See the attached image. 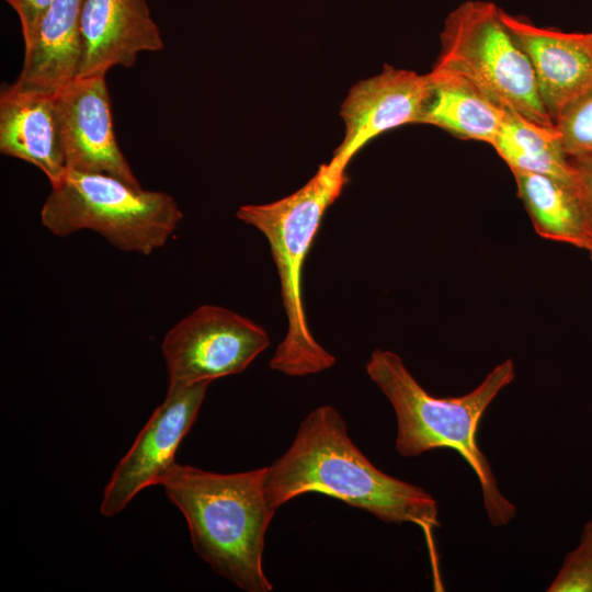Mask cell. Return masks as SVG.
<instances>
[{
    "label": "cell",
    "instance_id": "obj_1",
    "mask_svg": "<svg viewBox=\"0 0 592 592\" xmlns=\"http://www.w3.org/2000/svg\"><path fill=\"white\" fill-rule=\"evenodd\" d=\"M263 488L277 511L305 493H322L387 523L440 526L436 500L424 489L379 470L352 442L335 408L318 407L300 423L288 449L264 467Z\"/></svg>",
    "mask_w": 592,
    "mask_h": 592
},
{
    "label": "cell",
    "instance_id": "obj_2",
    "mask_svg": "<svg viewBox=\"0 0 592 592\" xmlns=\"http://www.w3.org/2000/svg\"><path fill=\"white\" fill-rule=\"evenodd\" d=\"M365 369L389 400L397 419L396 449L403 457L437 448L456 451L476 475L492 526L509 524L516 509L500 491L491 466L476 441L478 424L499 392L515 377L511 358L498 364L471 391L439 398L429 394L392 351L375 349Z\"/></svg>",
    "mask_w": 592,
    "mask_h": 592
},
{
    "label": "cell",
    "instance_id": "obj_3",
    "mask_svg": "<svg viewBox=\"0 0 592 592\" xmlns=\"http://www.w3.org/2000/svg\"><path fill=\"white\" fill-rule=\"evenodd\" d=\"M264 467L218 474L174 463L160 479L181 511L195 553L213 571L247 592H269L262 559L275 514L263 488Z\"/></svg>",
    "mask_w": 592,
    "mask_h": 592
},
{
    "label": "cell",
    "instance_id": "obj_4",
    "mask_svg": "<svg viewBox=\"0 0 592 592\" xmlns=\"http://www.w3.org/2000/svg\"><path fill=\"white\" fill-rule=\"evenodd\" d=\"M348 166L332 157L294 193L266 204L242 205L236 213L238 219L265 237L271 249L287 329L269 365L287 376L317 374L335 363V356L317 342L308 327L301 278L323 215L348 183Z\"/></svg>",
    "mask_w": 592,
    "mask_h": 592
},
{
    "label": "cell",
    "instance_id": "obj_5",
    "mask_svg": "<svg viewBox=\"0 0 592 592\" xmlns=\"http://www.w3.org/2000/svg\"><path fill=\"white\" fill-rule=\"evenodd\" d=\"M50 187L39 217L57 237L92 230L122 251L148 255L166 244L183 218L168 193L105 173L67 169Z\"/></svg>",
    "mask_w": 592,
    "mask_h": 592
},
{
    "label": "cell",
    "instance_id": "obj_6",
    "mask_svg": "<svg viewBox=\"0 0 592 592\" xmlns=\"http://www.w3.org/2000/svg\"><path fill=\"white\" fill-rule=\"evenodd\" d=\"M433 69L456 72L494 102L543 127L554 128L528 57L491 1L466 0L446 16Z\"/></svg>",
    "mask_w": 592,
    "mask_h": 592
},
{
    "label": "cell",
    "instance_id": "obj_7",
    "mask_svg": "<svg viewBox=\"0 0 592 592\" xmlns=\"http://www.w3.org/2000/svg\"><path fill=\"white\" fill-rule=\"evenodd\" d=\"M270 345L266 330L217 305H203L175 323L161 344L168 388L236 375Z\"/></svg>",
    "mask_w": 592,
    "mask_h": 592
},
{
    "label": "cell",
    "instance_id": "obj_8",
    "mask_svg": "<svg viewBox=\"0 0 592 592\" xmlns=\"http://www.w3.org/2000/svg\"><path fill=\"white\" fill-rule=\"evenodd\" d=\"M212 382L168 388L104 488L100 513L116 515L145 488L159 485L175 463L174 455L194 423Z\"/></svg>",
    "mask_w": 592,
    "mask_h": 592
},
{
    "label": "cell",
    "instance_id": "obj_9",
    "mask_svg": "<svg viewBox=\"0 0 592 592\" xmlns=\"http://www.w3.org/2000/svg\"><path fill=\"white\" fill-rule=\"evenodd\" d=\"M66 167L140 187L113 128L105 76L80 77L55 93Z\"/></svg>",
    "mask_w": 592,
    "mask_h": 592
},
{
    "label": "cell",
    "instance_id": "obj_10",
    "mask_svg": "<svg viewBox=\"0 0 592 592\" xmlns=\"http://www.w3.org/2000/svg\"><path fill=\"white\" fill-rule=\"evenodd\" d=\"M430 93L428 75L385 65L354 84L341 105L345 133L333 157L345 163L369 140L402 125L419 124Z\"/></svg>",
    "mask_w": 592,
    "mask_h": 592
},
{
    "label": "cell",
    "instance_id": "obj_11",
    "mask_svg": "<svg viewBox=\"0 0 592 592\" xmlns=\"http://www.w3.org/2000/svg\"><path fill=\"white\" fill-rule=\"evenodd\" d=\"M83 57L80 77L130 68L143 52L164 47L146 0H83L80 12Z\"/></svg>",
    "mask_w": 592,
    "mask_h": 592
},
{
    "label": "cell",
    "instance_id": "obj_12",
    "mask_svg": "<svg viewBox=\"0 0 592 592\" xmlns=\"http://www.w3.org/2000/svg\"><path fill=\"white\" fill-rule=\"evenodd\" d=\"M501 19L528 57L540 99L555 124L569 102L592 88V53L584 33L542 27L502 9Z\"/></svg>",
    "mask_w": 592,
    "mask_h": 592
},
{
    "label": "cell",
    "instance_id": "obj_13",
    "mask_svg": "<svg viewBox=\"0 0 592 592\" xmlns=\"http://www.w3.org/2000/svg\"><path fill=\"white\" fill-rule=\"evenodd\" d=\"M0 151L35 166L50 184L62 177L67 167L55 94L12 84L1 90Z\"/></svg>",
    "mask_w": 592,
    "mask_h": 592
},
{
    "label": "cell",
    "instance_id": "obj_14",
    "mask_svg": "<svg viewBox=\"0 0 592 592\" xmlns=\"http://www.w3.org/2000/svg\"><path fill=\"white\" fill-rule=\"evenodd\" d=\"M83 0H56L24 44L21 71L12 86L22 91L55 94L80 76Z\"/></svg>",
    "mask_w": 592,
    "mask_h": 592
},
{
    "label": "cell",
    "instance_id": "obj_15",
    "mask_svg": "<svg viewBox=\"0 0 592 592\" xmlns=\"http://www.w3.org/2000/svg\"><path fill=\"white\" fill-rule=\"evenodd\" d=\"M426 75L430 93L419 124L433 125L455 137L491 146L505 109L456 72L432 68Z\"/></svg>",
    "mask_w": 592,
    "mask_h": 592
},
{
    "label": "cell",
    "instance_id": "obj_16",
    "mask_svg": "<svg viewBox=\"0 0 592 592\" xmlns=\"http://www.w3.org/2000/svg\"><path fill=\"white\" fill-rule=\"evenodd\" d=\"M511 172L535 231L545 239L588 250L592 229L576 186L545 174Z\"/></svg>",
    "mask_w": 592,
    "mask_h": 592
},
{
    "label": "cell",
    "instance_id": "obj_17",
    "mask_svg": "<svg viewBox=\"0 0 592 592\" xmlns=\"http://www.w3.org/2000/svg\"><path fill=\"white\" fill-rule=\"evenodd\" d=\"M491 146L511 170L549 175L576 186L569 158L556 127L539 126L505 109Z\"/></svg>",
    "mask_w": 592,
    "mask_h": 592
},
{
    "label": "cell",
    "instance_id": "obj_18",
    "mask_svg": "<svg viewBox=\"0 0 592 592\" xmlns=\"http://www.w3.org/2000/svg\"><path fill=\"white\" fill-rule=\"evenodd\" d=\"M555 127L568 157L592 155V88L561 110Z\"/></svg>",
    "mask_w": 592,
    "mask_h": 592
},
{
    "label": "cell",
    "instance_id": "obj_19",
    "mask_svg": "<svg viewBox=\"0 0 592 592\" xmlns=\"http://www.w3.org/2000/svg\"><path fill=\"white\" fill-rule=\"evenodd\" d=\"M547 592H592V519L585 523L579 545L567 554Z\"/></svg>",
    "mask_w": 592,
    "mask_h": 592
},
{
    "label": "cell",
    "instance_id": "obj_20",
    "mask_svg": "<svg viewBox=\"0 0 592 592\" xmlns=\"http://www.w3.org/2000/svg\"><path fill=\"white\" fill-rule=\"evenodd\" d=\"M16 12L24 44L31 39L37 25L56 0H5Z\"/></svg>",
    "mask_w": 592,
    "mask_h": 592
},
{
    "label": "cell",
    "instance_id": "obj_21",
    "mask_svg": "<svg viewBox=\"0 0 592 592\" xmlns=\"http://www.w3.org/2000/svg\"><path fill=\"white\" fill-rule=\"evenodd\" d=\"M574 175L576 189L592 229V155L568 157Z\"/></svg>",
    "mask_w": 592,
    "mask_h": 592
},
{
    "label": "cell",
    "instance_id": "obj_22",
    "mask_svg": "<svg viewBox=\"0 0 592 592\" xmlns=\"http://www.w3.org/2000/svg\"><path fill=\"white\" fill-rule=\"evenodd\" d=\"M584 38H585V42L588 44V47L590 48V50L592 53V32L584 33Z\"/></svg>",
    "mask_w": 592,
    "mask_h": 592
},
{
    "label": "cell",
    "instance_id": "obj_23",
    "mask_svg": "<svg viewBox=\"0 0 592 592\" xmlns=\"http://www.w3.org/2000/svg\"><path fill=\"white\" fill-rule=\"evenodd\" d=\"M587 251L589 252L591 261H592V242Z\"/></svg>",
    "mask_w": 592,
    "mask_h": 592
}]
</instances>
